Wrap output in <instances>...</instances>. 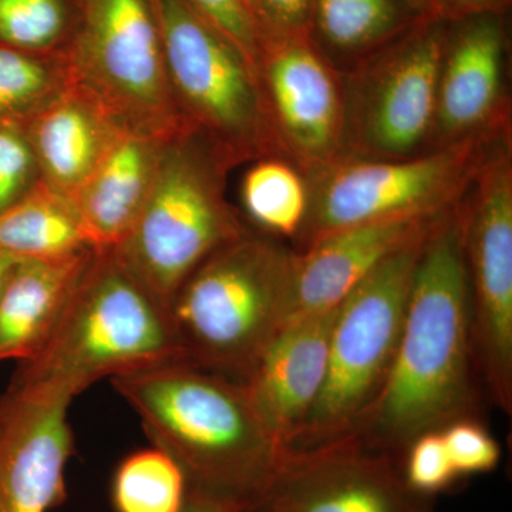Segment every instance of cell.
Here are the masks:
<instances>
[{"label":"cell","mask_w":512,"mask_h":512,"mask_svg":"<svg viewBox=\"0 0 512 512\" xmlns=\"http://www.w3.org/2000/svg\"><path fill=\"white\" fill-rule=\"evenodd\" d=\"M241 201L249 220L264 234L293 242L308 214V180L284 158H259L244 175Z\"/></svg>","instance_id":"23"},{"label":"cell","mask_w":512,"mask_h":512,"mask_svg":"<svg viewBox=\"0 0 512 512\" xmlns=\"http://www.w3.org/2000/svg\"><path fill=\"white\" fill-rule=\"evenodd\" d=\"M446 212L339 229L295 251L288 323L335 309L384 259L426 237Z\"/></svg>","instance_id":"16"},{"label":"cell","mask_w":512,"mask_h":512,"mask_svg":"<svg viewBox=\"0 0 512 512\" xmlns=\"http://www.w3.org/2000/svg\"><path fill=\"white\" fill-rule=\"evenodd\" d=\"M244 512H436L414 493L400 460L355 434L286 457L274 483Z\"/></svg>","instance_id":"13"},{"label":"cell","mask_w":512,"mask_h":512,"mask_svg":"<svg viewBox=\"0 0 512 512\" xmlns=\"http://www.w3.org/2000/svg\"><path fill=\"white\" fill-rule=\"evenodd\" d=\"M313 3L315 0H256V25L262 42L312 36Z\"/></svg>","instance_id":"31"},{"label":"cell","mask_w":512,"mask_h":512,"mask_svg":"<svg viewBox=\"0 0 512 512\" xmlns=\"http://www.w3.org/2000/svg\"><path fill=\"white\" fill-rule=\"evenodd\" d=\"M229 168L197 131L164 143L146 204L111 251L168 313L192 271L249 231L225 197Z\"/></svg>","instance_id":"5"},{"label":"cell","mask_w":512,"mask_h":512,"mask_svg":"<svg viewBox=\"0 0 512 512\" xmlns=\"http://www.w3.org/2000/svg\"><path fill=\"white\" fill-rule=\"evenodd\" d=\"M457 204L424 239L392 366L375 400L349 433L399 460L421 434L457 420H481L484 394L471 348Z\"/></svg>","instance_id":"1"},{"label":"cell","mask_w":512,"mask_h":512,"mask_svg":"<svg viewBox=\"0 0 512 512\" xmlns=\"http://www.w3.org/2000/svg\"><path fill=\"white\" fill-rule=\"evenodd\" d=\"M511 130L410 158L345 157L306 177L309 207L293 251L349 227L433 217L453 208L494 144Z\"/></svg>","instance_id":"7"},{"label":"cell","mask_w":512,"mask_h":512,"mask_svg":"<svg viewBox=\"0 0 512 512\" xmlns=\"http://www.w3.org/2000/svg\"><path fill=\"white\" fill-rule=\"evenodd\" d=\"M503 15L448 23L431 150L511 130L504 86Z\"/></svg>","instance_id":"15"},{"label":"cell","mask_w":512,"mask_h":512,"mask_svg":"<svg viewBox=\"0 0 512 512\" xmlns=\"http://www.w3.org/2000/svg\"><path fill=\"white\" fill-rule=\"evenodd\" d=\"M165 67L190 126L222 160L279 157L258 82L241 53L185 0H153Z\"/></svg>","instance_id":"9"},{"label":"cell","mask_w":512,"mask_h":512,"mask_svg":"<svg viewBox=\"0 0 512 512\" xmlns=\"http://www.w3.org/2000/svg\"><path fill=\"white\" fill-rule=\"evenodd\" d=\"M94 251L18 259L0 288V362L29 360L45 345Z\"/></svg>","instance_id":"20"},{"label":"cell","mask_w":512,"mask_h":512,"mask_svg":"<svg viewBox=\"0 0 512 512\" xmlns=\"http://www.w3.org/2000/svg\"><path fill=\"white\" fill-rule=\"evenodd\" d=\"M440 431L458 477L490 473L500 463L501 448L480 419L457 420Z\"/></svg>","instance_id":"28"},{"label":"cell","mask_w":512,"mask_h":512,"mask_svg":"<svg viewBox=\"0 0 512 512\" xmlns=\"http://www.w3.org/2000/svg\"><path fill=\"white\" fill-rule=\"evenodd\" d=\"M72 402L66 394L12 384L0 397V512H49L62 503Z\"/></svg>","instance_id":"14"},{"label":"cell","mask_w":512,"mask_h":512,"mask_svg":"<svg viewBox=\"0 0 512 512\" xmlns=\"http://www.w3.org/2000/svg\"><path fill=\"white\" fill-rule=\"evenodd\" d=\"M245 3H247L249 12H251V15L254 16L256 22V0H245ZM259 35H261V33H259Z\"/></svg>","instance_id":"36"},{"label":"cell","mask_w":512,"mask_h":512,"mask_svg":"<svg viewBox=\"0 0 512 512\" xmlns=\"http://www.w3.org/2000/svg\"><path fill=\"white\" fill-rule=\"evenodd\" d=\"M511 0H431L437 18L456 22L468 16L498 13L504 15Z\"/></svg>","instance_id":"32"},{"label":"cell","mask_w":512,"mask_h":512,"mask_svg":"<svg viewBox=\"0 0 512 512\" xmlns=\"http://www.w3.org/2000/svg\"><path fill=\"white\" fill-rule=\"evenodd\" d=\"M73 23V0H0V43L25 52L62 49Z\"/></svg>","instance_id":"26"},{"label":"cell","mask_w":512,"mask_h":512,"mask_svg":"<svg viewBox=\"0 0 512 512\" xmlns=\"http://www.w3.org/2000/svg\"><path fill=\"white\" fill-rule=\"evenodd\" d=\"M426 237L384 259L339 303L325 383L291 453L345 437L382 389L402 335L414 269Z\"/></svg>","instance_id":"8"},{"label":"cell","mask_w":512,"mask_h":512,"mask_svg":"<svg viewBox=\"0 0 512 512\" xmlns=\"http://www.w3.org/2000/svg\"><path fill=\"white\" fill-rule=\"evenodd\" d=\"M148 439L173 458L187 490L254 505L289 451L265 429L241 380L187 362L111 379Z\"/></svg>","instance_id":"2"},{"label":"cell","mask_w":512,"mask_h":512,"mask_svg":"<svg viewBox=\"0 0 512 512\" xmlns=\"http://www.w3.org/2000/svg\"><path fill=\"white\" fill-rule=\"evenodd\" d=\"M84 248L89 247L72 202L42 178L25 197L0 211V254L42 259L73 254Z\"/></svg>","instance_id":"21"},{"label":"cell","mask_w":512,"mask_h":512,"mask_svg":"<svg viewBox=\"0 0 512 512\" xmlns=\"http://www.w3.org/2000/svg\"><path fill=\"white\" fill-rule=\"evenodd\" d=\"M244 235L222 245L175 293L170 318L184 362L245 380L288 323L295 251Z\"/></svg>","instance_id":"4"},{"label":"cell","mask_w":512,"mask_h":512,"mask_svg":"<svg viewBox=\"0 0 512 512\" xmlns=\"http://www.w3.org/2000/svg\"><path fill=\"white\" fill-rule=\"evenodd\" d=\"M447 20L419 16L342 72L343 157L410 158L431 151Z\"/></svg>","instance_id":"10"},{"label":"cell","mask_w":512,"mask_h":512,"mask_svg":"<svg viewBox=\"0 0 512 512\" xmlns=\"http://www.w3.org/2000/svg\"><path fill=\"white\" fill-rule=\"evenodd\" d=\"M164 143L123 131L70 200L87 247L114 251L136 224Z\"/></svg>","instance_id":"19"},{"label":"cell","mask_w":512,"mask_h":512,"mask_svg":"<svg viewBox=\"0 0 512 512\" xmlns=\"http://www.w3.org/2000/svg\"><path fill=\"white\" fill-rule=\"evenodd\" d=\"M414 16H424V18H437L434 15L431 0H400ZM440 19V18H439Z\"/></svg>","instance_id":"34"},{"label":"cell","mask_w":512,"mask_h":512,"mask_svg":"<svg viewBox=\"0 0 512 512\" xmlns=\"http://www.w3.org/2000/svg\"><path fill=\"white\" fill-rule=\"evenodd\" d=\"M400 468L414 493L436 498L461 480L454 470L441 431H429L414 439L404 451Z\"/></svg>","instance_id":"27"},{"label":"cell","mask_w":512,"mask_h":512,"mask_svg":"<svg viewBox=\"0 0 512 512\" xmlns=\"http://www.w3.org/2000/svg\"><path fill=\"white\" fill-rule=\"evenodd\" d=\"M16 261H18V258H13V256L10 255L0 254V288H2L6 275H8L10 268H12Z\"/></svg>","instance_id":"35"},{"label":"cell","mask_w":512,"mask_h":512,"mask_svg":"<svg viewBox=\"0 0 512 512\" xmlns=\"http://www.w3.org/2000/svg\"><path fill=\"white\" fill-rule=\"evenodd\" d=\"M72 35L57 50L76 87L128 133L167 141L195 131L178 106L153 0H73Z\"/></svg>","instance_id":"6"},{"label":"cell","mask_w":512,"mask_h":512,"mask_svg":"<svg viewBox=\"0 0 512 512\" xmlns=\"http://www.w3.org/2000/svg\"><path fill=\"white\" fill-rule=\"evenodd\" d=\"M56 52H25L0 43V126L22 128L62 90Z\"/></svg>","instance_id":"25"},{"label":"cell","mask_w":512,"mask_h":512,"mask_svg":"<svg viewBox=\"0 0 512 512\" xmlns=\"http://www.w3.org/2000/svg\"><path fill=\"white\" fill-rule=\"evenodd\" d=\"M185 494L183 471L157 447L130 454L114 477L117 512H180Z\"/></svg>","instance_id":"24"},{"label":"cell","mask_w":512,"mask_h":512,"mask_svg":"<svg viewBox=\"0 0 512 512\" xmlns=\"http://www.w3.org/2000/svg\"><path fill=\"white\" fill-rule=\"evenodd\" d=\"M184 362L170 313L111 251H94L72 298L12 386L74 397L106 377Z\"/></svg>","instance_id":"3"},{"label":"cell","mask_w":512,"mask_h":512,"mask_svg":"<svg viewBox=\"0 0 512 512\" xmlns=\"http://www.w3.org/2000/svg\"><path fill=\"white\" fill-rule=\"evenodd\" d=\"M336 308L288 323L242 380L265 429L289 453L325 383Z\"/></svg>","instance_id":"17"},{"label":"cell","mask_w":512,"mask_h":512,"mask_svg":"<svg viewBox=\"0 0 512 512\" xmlns=\"http://www.w3.org/2000/svg\"><path fill=\"white\" fill-rule=\"evenodd\" d=\"M256 82L279 157L305 177L343 157L346 94L342 70L312 36L264 40Z\"/></svg>","instance_id":"12"},{"label":"cell","mask_w":512,"mask_h":512,"mask_svg":"<svg viewBox=\"0 0 512 512\" xmlns=\"http://www.w3.org/2000/svg\"><path fill=\"white\" fill-rule=\"evenodd\" d=\"M416 18L400 0H315L312 37L359 60L402 33Z\"/></svg>","instance_id":"22"},{"label":"cell","mask_w":512,"mask_h":512,"mask_svg":"<svg viewBox=\"0 0 512 512\" xmlns=\"http://www.w3.org/2000/svg\"><path fill=\"white\" fill-rule=\"evenodd\" d=\"M463 232L471 348L481 392L512 413L511 134L497 141L457 204Z\"/></svg>","instance_id":"11"},{"label":"cell","mask_w":512,"mask_h":512,"mask_svg":"<svg viewBox=\"0 0 512 512\" xmlns=\"http://www.w3.org/2000/svg\"><path fill=\"white\" fill-rule=\"evenodd\" d=\"M20 130L36 158L40 178L72 200L123 128L76 87L63 84Z\"/></svg>","instance_id":"18"},{"label":"cell","mask_w":512,"mask_h":512,"mask_svg":"<svg viewBox=\"0 0 512 512\" xmlns=\"http://www.w3.org/2000/svg\"><path fill=\"white\" fill-rule=\"evenodd\" d=\"M180 512H244V507L215 495L187 490Z\"/></svg>","instance_id":"33"},{"label":"cell","mask_w":512,"mask_h":512,"mask_svg":"<svg viewBox=\"0 0 512 512\" xmlns=\"http://www.w3.org/2000/svg\"><path fill=\"white\" fill-rule=\"evenodd\" d=\"M241 53L256 77L261 35L245 0H185Z\"/></svg>","instance_id":"29"},{"label":"cell","mask_w":512,"mask_h":512,"mask_svg":"<svg viewBox=\"0 0 512 512\" xmlns=\"http://www.w3.org/2000/svg\"><path fill=\"white\" fill-rule=\"evenodd\" d=\"M39 178L36 158L23 131L0 126V211L25 197Z\"/></svg>","instance_id":"30"}]
</instances>
